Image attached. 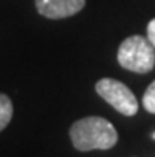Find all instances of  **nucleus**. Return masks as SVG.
Returning a JSON list of instances; mask_svg holds the SVG:
<instances>
[{"label":"nucleus","mask_w":155,"mask_h":157,"mask_svg":"<svg viewBox=\"0 0 155 157\" xmlns=\"http://www.w3.org/2000/svg\"><path fill=\"white\" fill-rule=\"evenodd\" d=\"M70 138L78 151L111 149L117 143L114 125L98 116L79 119L70 128Z\"/></svg>","instance_id":"f257e3e1"},{"label":"nucleus","mask_w":155,"mask_h":157,"mask_svg":"<svg viewBox=\"0 0 155 157\" xmlns=\"http://www.w3.org/2000/svg\"><path fill=\"white\" fill-rule=\"evenodd\" d=\"M117 60L125 70L135 73H149L155 65V48L149 38L133 35L124 40L119 46Z\"/></svg>","instance_id":"f03ea898"},{"label":"nucleus","mask_w":155,"mask_h":157,"mask_svg":"<svg viewBox=\"0 0 155 157\" xmlns=\"http://www.w3.org/2000/svg\"><path fill=\"white\" fill-rule=\"evenodd\" d=\"M95 89L98 95L120 114L135 116L138 113V100L124 82L113 78H103L95 84Z\"/></svg>","instance_id":"7ed1b4c3"},{"label":"nucleus","mask_w":155,"mask_h":157,"mask_svg":"<svg viewBox=\"0 0 155 157\" xmlns=\"http://www.w3.org/2000/svg\"><path fill=\"white\" fill-rule=\"evenodd\" d=\"M36 10L49 19H63L79 13L86 5V0H35Z\"/></svg>","instance_id":"20e7f679"},{"label":"nucleus","mask_w":155,"mask_h":157,"mask_svg":"<svg viewBox=\"0 0 155 157\" xmlns=\"http://www.w3.org/2000/svg\"><path fill=\"white\" fill-rule=\"evenodd\" d=\"M13 117V103L5 94H0V132L10 124Z\"/></svg>","instance_id":"39448f33"},{"label":"nucleus","mask_w":155,"mask_h":157,"mask_svg":"<svg viewBox=\"0 0 155 157\" xmlns=\"http://www.w3.org/2000/svg\"><path fill=\"white\" fill-rule=\"evenodd\" d=\"M142 106H144L146 111L155 114V81L152 82V84H149V87L146 89V92H144Z\"/></svg>","instance_id":"423d86ee"},{"label":"nucleus","mask_w":155,"mask_h":157,"mask_svg":"<svg viewBox=\"0 0 155 157\" xmlns=\"http://www.w3.org/2000/svg\"><path fill=\"white\" fill-rule=\"evenodd\" d=\"M147 38L152 43V46L155 48V19H152L147 25Z\"/></svg>","instance_id":"0eeeda50"},{"label":"nucleus","mask_w":155,"mask_h":157,"mask_svg":"<svg viewBox=\"0 0 155 157\" xmlns=\"http://www.w3.org/2000/svg\"><path fill=\"white\" fill-rule=\"evenodd\" d=\"M152 140H155V130L152 132Z\"/></svg>","instance_id":"6e6552de"}]
</instances>
